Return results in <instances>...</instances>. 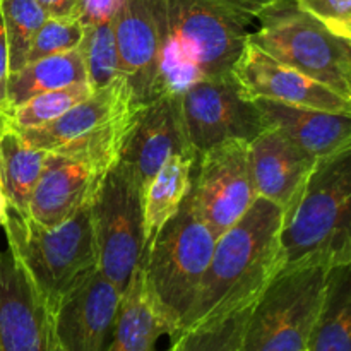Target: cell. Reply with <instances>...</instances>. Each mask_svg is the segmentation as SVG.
<instances>
[{
  "instance_id": "f1b7e54d",
  "label": "cell",
  "mask_w": 351,
  "mask_h": 351,
  "mask_svg": "<svg viewBox=\"0 0 351 351\" xmlns=\"http://www.w3.org/2000/svg\"><path fill=\"white\" fill-rule=\"evenodd\" d=\"M84 38V24L81 19L67 17H47L34 36L29 48L27 62L60 55L81 47Z\"/></svg>"
},
{
  "instance_id": "4fadbf2b",
  "label": "cell",
  "mask_w": 351,
  "mask_h": 351,
  "mask_svg": "<svg viewBox=\"0 0 351 351\" xmlns=\"http://www.w3.org/2000/svg\"><path fill=\"white\" fill-rule=\"evenodd\" d=\"M175 154L197 158L185 129L180 89H168L141 106L120 151L119 163L137 182L144 195L154 173Z\"/></svg>"
},
{
  "instance_id": "277c9868",
  "label": "cell",
  "mask_w": 351,
  "mask_h": 351,
  "mask_svg": "<svg viewBox=\"0 0 351 351\" xmlns=\"http://www.w3.org/2000/svg\"><path fill=\"white\" fill-rule=\"evenodd\" d=\"M3 230L7 250L21 264L51 315L72 291L98 271L91 204L53 228L9 211Z\"/></svg>"
},
{
  "instance_id": "44dd1931",
  "label": "cell",
  "mask_w": 351,
  "mask_h": 351,
  "mask_svg": "<svg viewBox=\"0 0 351 351\" xmlns=\"http://www.w3.org/2000/svg\"><path fill=\"white\" fill-rule=\"evenodd\" d=\"M165 335H168L167 324L147 291L139 264L123 290L112 351H156L158 339Z\"/></svg>"
},
{
  "instance_id": "484cf974",
  "label": "cell",
  "mask_w": 351,
  "mask_h": 351,
  "mask_svg": "<svg viewBox=\"0 0 351 351\" xmlns=\"http://www.w3.org/2000/svg\"><path fill=\"white\" fill-rule=\"evenodd\" d=\"M0 14L9 47L10 72H16L27 64L29 48L47 21V14L36 0H0Z\"/></svg>"
},
{
  "instance_id": "8d00e7d4",
  "label": "cell",
  "mask_w": 351,
  "mask_h": 351,
  "mask_svg": "<svg viewBox=\"0 0 351 351\" xmlns=\"http://www.w3.org/2000/svg\"><path fill=\"white\" fill-rule=\"evenodd\" d=\"M0 192H3V182H2V173H0Z\"/></svg>"
},
{
  "instance_id": "7a4b0ae2",
  "label": "cell",
  "mask_w": 351,
  "mask_h": 351,
  "mask_svg": "<svg viewBox=\"0 0 351 351\" xmlns=\"http://www.w3.org/2000/svg\"><path fill=\"white\" fill-rule=\"evenodd\" d=\"M283 267L351 261V147L315 160L281 230Z\"/></svg>"
},
{
  "instance_id": "74e56055",
  "label": "cell",
  "mask_w": 351,
  "mask_h": 351,
  "mask_svg": "<svg viewBox=\"0 0 351 351\" xmlns=\"http://www.w3.org/2000/svg\"><path fill=\"white\" fill-rule=\"evenodd\" d=\"M305 351H307V350H305Z\"/></svg>"
},
{
  "instance_id": "d4e9b609",
  "label": "cell",
  "mask_w": 351,
  "mask_h": 351,
  "mask_svg": "<svg viewBox=\"0 0 351 351\" xmlns=\"http://www.w3.org/2000/svg\"><path fill=\"white\" fill-rule=\"evenodd\" d=\"M254 302L232 314L171 336L167 351H239L240 338Z\"/></svg>"
},
{
  "instance_id": "1f68e13d",
  "label": "cell",
  "mask_w": 351,
  "mask_h": 351,
  "mask_svg": "<svg viewBox=\"0 0 351 351\" xmlns=\"http://www.w3.org/2000/svg\"><path fill=\"white\" fill-rule=\"evenodd\" d=\"M9 47H7L5 27H3L2 14H0V112L9 115Z\"/></svg>"
},
{
  "instance_id": "8992f818",
  "label": "cell",
  "mask_w": 351,
  "mask_h": 351,
  "mask_svg": "<svg viewBox=\"0 0 351 351\" xmlns=\"http://www.w3.org/2000/svg\"><path fill=\"white\" fill-rule=\"evenodd\" d=\"M141 106L125 79L119 75L53 122L19 132L38 149L81 156L112 168Z\"/></svg>"
},
{
  "instance_id": "5bb4252c",
  "label": "cell",
  "mask_w": 351,
  "mask_h": 351,
  "mask_svg": "<svg viewBox=\"0 0 351 351\" xmlns=\"http://www.w3.org/2000/svg\"><path fill=\"white\" fill-rule=\"evenodd\" d=\"M232 75L242 95L250 101L269 99L298 108L351 115V98L280 64L249 41L237 60Z\"/></svg>"
},
{
  "instance_id": "d590c367",
  "label": "cell",
  "mask_w": 351,
  "mask_h": 351,
  "mask_svg": "<svg viewBox=\"0 0 351 351\" xmlns=\"http://www.w3.org/2000/svg\"><path fill=\"white\" fill-rule=\"evenodd\" d=\"M9 122H10L9 115H7V113H3V112H0V130H2L3 127H5Z\"/></svg>"
},
{
  "instance_id": "603a6c76",
  "label": "cell",
  "mask_w": 351,
  "mask_h": 351,
  "mask_svg": "<svg viewBox=\"0 0 351 351\" xmlns=\"http://www.w3.org/2000/svg\"><path fill=\"white\" fill-rule=\"evenodd\" d=\"M307 351H351V261L329 266Z\"/></svg>"
},
{
  "instance_id": "9c48e42d",
  "label": "cell",
  "mask_w": 351,
  "mask_h": 351,
  "mask_svg": "<svg viewBox=\"0 0 351 351\" xmlns=\"http://www.w3.org/2000/svg\"><path fill=\"white\" fill-rule=\"evenodd\" d=\"M98 271L125 290L144 256L143 191L117 161L91 201Z\"/></svg>"
},
{
  "instance_id": "4316f807",
  "label": "cell",
  "mask_w": 351,
  "mask_h": 351,
  "mask_svg": "<svg viewBox=\"0 0 351 351\" xmlns=\"http://www.w3.org/2000/svg\"><path fill=\"white\" fill-rule=\"evenodd\" d=\"M93 91L95 89L91 88V84L84 81L53 89V91L41 93L10 110V123L16 129H34V127L47 125L69 112L72 106L84 101Z\"/></svg>"
},
{
  "instance_id": "7c38bea8",
  "label": "cell",
  "mask_w": 351,
  "mask_h": 351,
  "mask_svg": "<svg viewBox=\"0 0 351 351\" xmlns=\"http://www.w3.org/2000/svg\"><path fill=\"white\" fill-rule=\"evenodd\" d=\"M113 27L120 75L137 103L146 105L170 89L163 0H122Z\"/></svg>"
},
{
  "instance_id": "52a82bcc",
  "label": "cell",
  "mask_w": 351,
  "mask_h": 351,
  "mask_svg": "<svg viewBox=\"0 0 351 351\" xmlns=\"http://www.w3.org/2000/svg\"><path fill=\"white\" fill-rule=\"evenodd\" d=\"M250 31L249 43L339 95L351 98V45L329 33L295 0H274Z\"/></svg>"
},
{
  "instance_id": "cb8c5ba5",
  "label": "cell",
  "mask_w": 351,
  "mask_h": 351,
  "mask_svg": "<svg viewBox=\"0 0 351 351\" xmlns=\"http://www.w3.org/2000/svg\"><path fill=\"white\" fill-rule=\"evenodd\" d=\"M84 81H88V71L81 48L27 62L9 75V108H16L41 93Z\"/></svg>"
},
{
  "instance_id": "8fae6325",
  "label": "cell",
  "mask_w": 351,
  "mask_h": 351,
  "mask_svg": "<svg viewBox=\"0 0 351 351\" xmlns=\"http://www.w3.org/2000/svg\"><path fill=\"white\" fill-rule=\"evenodd\" d=\"M192 204L218 239L257 199L249 165V143L226 141L197 154L192 168Z\"/></svg>"
},
{
  "instance_id": "ffe728a7",
  "label": "cell",
  "mask_w": 351,
  "mask_h": 351,
  "mask_svg": "<svg viewBox=\"0 0 351 351\" xmlns=\"http://www.w3.org/2000/svg\"><path fill=\"white\" fill-rule=\"evenodd\" d=\"M51 153L31 146L19 129L7 123L0 130V173L9 209L17 216H27L31 194L43 175Z\"/></svg>"
},
{
  "instance_id": "9a60e30c",
  "label": "cell",
  "mask_w": 351,
  "mask_h": 351,
  "mask_svg": "<svg viewBox=\"0 0 351 351\" xmlns=\"http://www.w3.org/2000/svg\"><path fill=\"white\" fill-rule=\"evenodd\" d=\"M0 351H62L53 315L9 250H0Z\"/></svg>"
},
{
  "instance_id": "5b68a950",
  "label": "cell",
  "mask_w": 351,
  "mask_h": 351,
  "mask_svg": "<svg viewBox=\"0 0 351 351\" xmlns=\"http://www.w3.org/2000/svg\"><path fill=\"white\" fill-rule=\"evenodd\" d=\"M215 245L216 237L197 216L189 192L177 215L144 252L141 261L144 281L167 324L168 338L180 329L211 263Z\"/></svg>"
},
{
  "instance_id": "e0dca14e",
  "label": "cell",
  "mask_w": 351,
  "mask_h": 351,
  "mask_svg": "<svg viewBox=\"0 0 351 351\" xmlns=\"http://www.w3.org/2000/svg\"><path fill=\"white\" fill-rule=\"evenodd\" d=\"M108 170L105 165L86 158L51 153L31 194L26 218L47 228L69 221L91 204Z\"/></svg>"
},
{
  "instance_id": "836d02e7",
  "label": "cell",
  "mask_w": 351,
  "mask_h": 351,
  "mask_svg": "<svg viewBox=\"0 0 351 351\" xmlns=\"http://www.w3.org/2000/svg\"><path fill=\"white\" fill-rule=\"evenodd\" d=\"M218 2L226 3V5L233 7V9H239L240 12L247 14L252 19H256L271 2L274 0H218Z\"/></svg>"
},
{
  "instance_id": "4dcf8cb0",
  "label": "cell",
  "mask_w": 351,
  "mask_h": 351,
  "mask_svg": "<svg viewBox=\"0 0 351 351\" xmlns=\"http://www.w3.org/2000/svg\"><path fill=\"white\" fill-rule=\"evenodd\" d=\"M122 0H82V24L115 21Z\"/></svg>"
},
{
  "instance_id": "f546056e",
  "label": "cell",
  "mask_w": 351,
  "mask_h": 351,
  "mask_svg": "<svg viewBox=\"0 0 351 351\" xmlns=\"http://www.w3.org/2000/svg\"><path fill=\"white\" fill-rule=\"evenodd\" d=\"M329 33L351 45V0H295Z\"/></svg>"
},
{
  "instance_id": "2e32d148",
  "label": "cell",
  "mask_w": 351,
  "mask_h": 351,
  "mask_svg": "<svg viewBox=\"0 0 351 351\" xmlns=\"http://www.w3.org/2000/svg\"><path fill=\"white\" fill-rule=\"evenodd\" d=\"M123 291L95 271L53 314L62 351H112Z\"/></svg>"
},
{
  "instance_id": "ba28073f",
  "label": "cell",
  "mask_w": 351,
  "mask_h": 351,
  "mask_svg": "<svg viewBox=\"0 0 351 351\" xmlns=\"http://www.w3.org/2000/svg\"><path fill=\"white\" fill-rule=\"evenodd\" d=\"M329 266L281 267L256 298L239 351H305L321 311Z\"/></svg>"
},
{
  "instance_id": "3957f363",
  "label": "cell",
  "mask_w": 351,
  "mask_h": 351,
  "mask_svg": "<svg viewBox=\"0 0 351 351\" xmlns=\"http://www.w3.org/2000/svg\"><path fill=\"white\" fill-rule=\"evenodd\" d=\"M170 89L232 75L252 17L218 0H163Z\"/></svg>"
},
{
  "instance_id": "7402d4cb",
  "label": "cell",
  "mask_w": 351,
  "mask_h": 351,
  "mask_svg": "<svg viewBox=\"0 0 351 351\" xmlns=\"http://www.w3.org/2000/svg\"><path fill=\"white\" fill-rule=\"evenodd\" d=\"M197 158H168L154 173L143 195L144 252L153 243L160 230L177 215L192 187V168Z\"/></svg>"
},
{
  "instance_id": "6da1fadb",
  "label": "cell",
  "mask_w": 351,
  "mask_h": 351,
  "mask_svg": "<svg viewBox=\"0 0 351 351\" xmlns=\"http://www.w3.org/2000/svg\"><path fill=\"white\" fill-rule=\"evenodd\" d=\"M285 215L281 206L257 197L249 211L216 239L211 263L177 335L232 314L263 293L283 267Z\"/></svg>"
},
{
  "instance_id": "83f0119b",
  "label": "cell",
  "mask_w": 351,
  "mask_h": 351,
  "mask_svg": "<svg viewBox=\"0 0 351 351\" xmlns=\"http://www.w3.org/2000/svg\"><path fill=\"white\" fill-rule=\"evenodd\" d=\"M88 82L93 89L108 86L120 75L119 51H117L113 21L84 24V38L81 43Z\"/></svg>"
},
{
  "instance_id": "d6986e66",
  "label": "cell",
  "mask_w": 351,
  "mask_h": 351,
  "mask_svg": "<svg viewBox=\"0 0 351 351\" xmlns=\"http://www.w3.org/2000/svg\"><path fill=\"white\" fill-rule=\"evenodd\" d=\"M254 101L267 125L283 132L315 160L351 147V115L298 108L269 99Z\"/></svg>"
},
{
  "instance_id": "ac0fdd59",
  "label": "cell",
  "mask_w": 351,
  "mask_h": 351,
  "mask_svg": "<svg viewBox=\"0 0 351 351\" xmlns=\"http://www.w3.org/2000/svg\"><path fill=\"white\" fill-rule=\"evenodd\" d=\"M315 158L269 127L249 143V165L257 197L267 199L287 211L297 201Z\"/></svg>"
},
{
  "instance_id": "e575fe53",
  "label": "cell",
  "mask_w": 351,
  "mask_h": 351,
  "mask_svg": "<svg viewBox=\"0 0 351 351\" xmlns=\"http://www.w3.org/2000/svg\"><path fill=\"white\" fill-rule=\"evenodd\" d=\"M9 202H7V197L3 192H0V226L5 225L7 218H9Z\"/></svg>"
},
{
  "instance_id": "d6a6232c",
  "label": "cell",
  "mask_w": 351,
  "mask_h": 351,
  "mask_svg": "<svg viewBox=\"0 0 351 351\" xmlns=\"http://www.w3.org/2000/svg\"><path fill=\"white\" fill-rule=\"evenodd\" d=\"M47 17H67L81 19L82 0H36Z\"/></svg>"
},
{
  "instance_id": "30bf717a",
  "label": "cell",
  "mask_w": 351,
  "mask_h": 351,
  "mask_svg": "<svg viewBox=\"0 0 351 351\" xmlns=\"http://www.w3.org/2000/svg\"><path fill=\"white\" fill-rule=\"evenodd\" d=\"M180 105L189 141L197 154L226 141H250L269 129L256 101L233 79H195L180 89Z\"/></svg>"
}]
</instances>
